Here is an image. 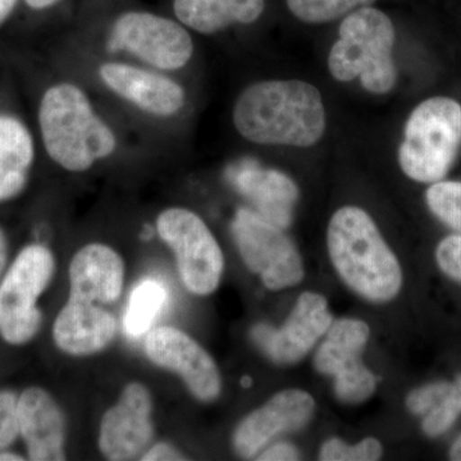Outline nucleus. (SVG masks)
I'll return each mask as SVG.
<instances>
[{"label":"nucleus","instance_id":"1","mask_svg":"<svg viewBox=\"0 0 461 461\" xmlns=\"http://www.w3.org/2000/svg\"><path fill=\"white\" fill-rule=\"evenodd\" d=\"M233 123L257 144L311 147L326 129L320 91L304 81H263L242 91Z\"/></svg>","mask_w":461,"mask_h":461},{"label":"nucleus","instance_id":"2","mask_svg":"<svg viewBox=\"0 0 461 461\" xmlns=\"http://www.w3.org/2000/svg\"><path fill=\"white\" fill-rule=\"evenodd\" d=\"M39 126L48 156L69 172L87 171L117 149L113 130L75 84L60 83L45 91Z\"/></svg>","mask_w":461,"mask_h":461},{"label":"nucleus","instance_id":"3","mask_svg":"<svg viewBox=\"0 0 461 461\" xmlns=\"http://www.w3.org/2000/svg\"><path fill=\"white\" fill-rule=\"evenodd\" d=\"M330 257L339 277L372 302H388L399 294L402 273L395 254L363 209L345 206L330 218Z\"/></svg>","mask_w":461,"mask_h":461},{"label":"nucleus","instance_id":"4","mask_svg":"<svg viewBox=\"0 0 461 461\" xmlns=\"http://www.w3.org/2000/svg\"><path fill=\"white\" fill-rule=\"evenodd\" d=\"M339 35L329 58L333 77L344 83L360 77L363 86L375 94L393 89L395 29L387 14L371 5L355 9L342 21Z\"/></svg>","mask_w":461,"mask_h":461},{"label":"nucleus","instance_id":"5","mask_svg":"<svg viewBox=\"0 0 461 461\" xmlns=\"http://www.w3.org/2000/svg\"><path fill=\"white\" fill-rule=\"evenodd\" d=\"M461 144V105L444 96L426 100L412 111L399 149L403 173L418 182H437L453 166Z\"/></svg>","mask_w":461,"mask_h":461},{"label":"nucleus","instance_id":"6","mask_svg":"<svg viewBox=\"0 0 461 461\" xmlns=\"http://www.w3.org/2000/svg\"><path fill=\"white\" fill-rule=\"evenodd\" d=\"M54 273L50 249L30 245L21 251L0 285V335L12 345H23L38 333L41 324L39 297Z\"/></svg>","mask_w":461,"mask_h":461},{"label":"nucleus","instance_id":"7","mask_svg":"<svg viewBox=\"0 0 461 461\" xmlns=\"http://www.w3.org/2000/svg\"><path fill=\"white\" fill-rule=\"evenodd\" d=\"M159 238L172 249L184 286L195 295L214 293L224 268L222 250L198 214L168 208L157 220Z\"/></svg>","mask_w":461,"mask_h":461},{"label":"nucleus","instance_id":"8","mask_svg":"<svg viewBox=\"0 0 461 461\" xmlns=\"http://www.w3.org/2000/svg\"><path fill=\"white\" fill-rule=\"evenodd\" d=\"M232 235L251 272L269 290L293 287L304 277V266L295 245L280 227L250 209H240L232 221Z\"/></svg>","mask_w":461,"mask_h":461},{"label":"nucleus","instance_id":"9","mask_svg":"<svg viewBox=\"0 0 461 461\" xmlns=\"http://www.w3.org/2000/svg\"><path fill=\"white\" fill-rule=\"evenodd\" d=\"M111 53L127 51L159 71H177L190 62L194 42L180 23L148 12H127L115 20L107 42Z\"/></svg>","mask_w":461,"mask_h":461},{"label":"nucleus","instance_id":"10","mask_svg":"<svg viewBox=\"0 0 461 461\" xmlns=\"http://www.w3.org/2000/svg\"><path fill=\"white\" fill-rule=\"evenodd\" d=\"M327 338L314 357L317 371L335 378L336 395L341 402H362L375 393L377 379L362 362L369 339L366 321L345 318L330 324Z\"/></svg>","mask_w":461,"mask_h":461},{"label":"nucleus","instance_id":"11","mask_svg":"<svg viewBox=\"0 0 461 461\" xmlns=\"http://www.w3.org/2000/svg\"><path fill=\"white\" fill-rule=\"evenodd\" d=\"M145 351L156 366L180 375L190 393L200 402H213L222 390L217 364L189 335L173 327L151 330Z\"/></svg>","mask_w":461,"mask_h":461},{"label":"nucleus","instance_id":"12","mask_svg":"<svg viewBox=\"0 0 461 461\" xmlns=\"http://www.w3.org/2000/svg\"><path fill=\"white\" fill-rule=\"evenodd\" d=\"M153 400L144 384L132 382L100 424L99 447L108 460H132L153 439Z\"/></svg>","mask_w":461,"mask_h":461},{"label":"nucleus","instance_id":"13","mask_svg":"<svg viewBox=\"0 0 461 461\" xmlns=\"http://www.w3.org/2000/svg\"><path fill=\"white\" fill-rule=\"evenodd\" d=\"M314 409V399L308 393L282 391L240 423L233 435L236 451L244 457L254 456L280 433L304 427Z\"/></svg>","mask_w":461,"mask_h":461},{"label":"nucleus","instance_id":"14","mask_svg":"<svg viewBox=\"0 0 461 461\" xmlns=\"http://www.w3.org/2000/svg\"><path fill=\"white\" fill-rule=\"evenodd\" d=\"M99 76L109 90L145 113L172 117L186 103V94L180 84L168 76L140 67L127 63H104L100 66Z\"/></svg>","mask_w":461,"mask_h":461},{"label":"nucleus","instance_id":"15","mask_svg":"<svg viewBox=\"0 0 461 461\" xmlns=\"http://www.w3.org/2000/svg\"><path fill=\"white\" fill-rule=\"evenodd\" d=\"M226 178L264 220L282 230L290 226L299 191L286 175L263 168L256 160L242 159L227 168Z\"/></svg>","mask_w":461,"mask_h":461},{"label":"nucleus","instance_id":"16","mask_svg":"<svg viewBox=\"0 0 461 461\" xmlns=\"http://www.w3.org/2000/svg\"><path fill=\"white\" fill-rule=\"evenodd\" d=\"M18 421L30 460L66 459L65 417L50 393L38 387L23 391L18 399Z\"/></svg>","mask_w":461,"mask_h":461},{"label":"nucleus","instance_id":"17","mask_svg":"<svg viewBox=\"0 0 461 461\" xmlns=\"http://www.w3.org/2000/svg\"><path fill=\"white\" fill-rule=\"evenodd\" d=\"M330 324L332 315L327 300L318 294L304 293L284 327L273 329L271 339L262 350L276 363L299 362L329 330Z\"/></svg>","mask_w":461,"mask_h":461},{"label":"nucleus","instance_id":"18","mask_svg":"<svg viewBox=\"0 0 461 461\" xmlns=\"http://www.w3.org/2000/svg\"><path fill=\"white\" fill-rule=\"evenodd\" d=\"M117 333V321L95 303L69 296L58 314L53 339L60 350L86 357L107 348Z\"/></svg>","mask_w":461,"mask_h":461},{"label":"nucleus","instance_id":"19","mask_svg":"<svg viewBox=\"0 0 461 461\" xmlns=\"http://www.w3.org/2000/svg\"><path fill=\"white\" fill-rule=\"evenodd\" d=\"M124 264L113 249L89 244L69 264V296L100 304H113L122 293Z\"/></svg>","mask_w":461,"mask_h":461},{"label":"nucleus","instance_id":"20","mask_svg":"<svg viewBox=\"0 0 461 461\" xmlns=\"http://www.w3.org/2000/svg\"><path fill=\"white\" fill-rule=\"evenodd\" d=\"M264 0H175L173 11L182 25L200 33H214L232 23H256Z\"/></svg>","mask_w":461,"mask_h":461},{"label":"nucleus","instance_id":"21","mask_svg":"<svg viewBox=\"0 0 461 461\" xmlns=\"http://www.w3.org/2000/svg\"><path fill=\"white\" fill-rule=\"evenodd\" d=\"M33 157L35 147L29 129L14 115L0 114V202L23 190Z\"/></svg>","mask_w":461,"mask_h":461},{"label":"nucleus","instance_id":"22","mask_svg":"<svg viewBox=\"0 0 461 461\" xmlns=\"http://www.w3.org/2000/svg\"><path fill=\"white\" fill-rule=\"evenodd\" d=\"M168 302V293L159 281L148 278L141 281L130 295L123 317V330L129 338L138 339L153 326Z\"/></svg>","mask_w":461,"mask_h":461},{"label":"nucleus","instance_id":"23","mask_svg":"<svg viewBox=\"0 0 461 461\" xmlns=\"http://www.w3.org/2000/svg\"><path fill=\"white\" fill-rule=\"evenodd\" d=\"M375 0H286L287 7L299 20L323 23L338 20L355 9L369 7Z\"/></svg>","mask_w":461,"mask_h":461},{"label":"nucleus","instance_id":"24","mask_svg":"<svg viewBox=\"0 0 461 461\" xmlns=\"http://www.w3.org/2000/svg\"><path fill=\"white\" fill-rule=\"evenodd\" d=\"M427 203L442 222L461 232V182H437L427 191Z\"/></svg>","mask_w":461,"mask_h":461},{"label":"nucleus","instance_id":"25","mask_svg":"<svg viewBox=\"0 0 461 461\" xmlns=\"http://www.w3.org/2000/svg\"><path fill=\"white\" fill-rule=\"evenodd\" d=\"M461 412V375L454 384H448L438 405L426 415L423 430L429 436H439L453 426Z\"/></svg>","mask_w":461,"mask_h":461},{"label":"nucleus","instance_id":"26","mask_svg":"<svg viewBox=\"0 0 461 461\" xmlns=\"http://www.w3.org/2000/svg\"><path fill=\"white\" fill-rule=\"evenodd\" d=\"M381 456L382 446L375 438L363 439L355 446H348L339 438H330L321 450V460L324 461H375Z\"/></svg>","mask_w":461,"mask_h":461},{"label":"nucleus","instance_id":"27","mask_svg":"<svg viewBox=\"0 0 461 461\" xmlns=\"http://www.w3.org/2000/svg\"><path fill=\"white\" fill-rule=\"evenodd\" d=\"M20 433L18 400L9 391L0 393V450L7 447Z\"/></svg>","mask_w":461,"mask_h":461},{"label":"nucleus","instance_id":"28","mask_svg":"<svg viewBox=\"0 0 461 461\" xmlns=\"http://www.w3.org/2000/svg\"><path fill=\"white\" fill-rule=\"evenodd\" d=\"M448 382H436L412 391L406 400L409 411L414 414L427 415L438 405L448 388Z\"/></svg>","mask_w":461,"mask_h":461},{"label":"nucleus","instance_id":"29","mask_svg":"<svg viewBox=\"0 0 461 461\" xmlns=\"http://www.w3.org/2000/svg\"><path fill=\"white\" fill-rule=\"evenodd\" d=\"M436 258L439 268L446 275L461 282V235L442 240L437 248Z\"/></svg>","mask_w":461,"mask_h":461},{"label":"nucleus","instance_id":"30","mask_svg":"<svg viewBox=\"0 0 461 461\" xmlns=\"http://www.w3.org/2000/svg\"><path fill=\"white\" fill-rule=\"evenodd\" d=\"M299 459V453L293 445L277 444L264 451L259 460L267 461H293Z\"/></svg>","mask_w":461,"mask_h":461},{"label":"nucleus","instance_id":"31","mask_svg":"<svg viewBox=\"0 0 461 461\" xmlns=\"http://www.w3.org/2000/svg\"><path fill=\"white\" fill-rule=\"evenodd\" d=\"M144 461H166V460H185L184 455L178 453L173 446L168 444H158L150 450L142 455Z\"/></svg>","mask_w":461,"mask_h":461},{"label":"nucleus","instance_id":"32","mask_svg":"<svg viewBox=\"0 0 461 461\" xmlns=\"http://www.w3.org/2000/svg\"><path fill=\"white\" fill-rule=\"evenodd\" d=\"M17 2L18 0H0V25L11 16Z\"/></svg>","mask_w":461,"mask_h":461},{"label":"nucleus","instance_id":"33","mask_svg":"<svg viewBox=\"0 0 461 461\" xmlns=\"http://www.w3.org/2000/svg\"><path fill=\"white\" fill-rule=\"evenodd\" d=\"M7 263V240H5V232L0 229V276Z\"/></svg>","mask_w":461,"mask_h":461},{"label":"nucleus","instance_id":"34","mask_svg":"<svg viewBox=\"0 0 461 461\" xmlns=\"http://www.w3.org/2000/svg\"><path fill=\"white\" fill-rule=\"evenodd\" d=\"M25 2L30 8L36 9V11H41V9L53 7V5H57L59 0H25Z\"/></svg>","mask_w":461,"mask_h":461},{"label":"nucleus","instance_id":"35","mask_svg":"<svg viewBox=\"0 0 461 461\" xmlns=\"http://www.w3.org/2000/svg\"><path fill=\"white\" fill-rule=\"evenodd\" d=\"M451 460L461 461V436L455 441L450 450Z\"/></svg>","mask_w":461,"mask_h":461},{"label":"nucleus","instance_id":"36","mask_svg":"<svg viewBox=\"0 0 461 461\" xmlns=\"http://www.w3.org/2000/svg\"><path fill=\"white\" fill-rule=\"evenodd\" d=\"M23 457L14 454H0V461H23Z\"/></svg>","mask_w":461,"mask_h":461},{"label":"nucleus","instance_id":"37","mask_svg":"<svg viewBox=\"0 0 461 461\" xmlns=\"http://www.w3.org/2000/svg\"><path fill=\"white\" fill-rule=\"evenodd\" d=\"M142 239L148 240L153 236V229L151 227H145L144 230H142Z\"/></svg>","mask_w":461,"mask_h":461},{"label":"nucleus","instance_id":"38","mask_svg":"<svg viewBox=\"0 0 461 461\" xmlns=\"http://www.w3.org/2000/svg\"><path fill=\"white\" fill-rule=\"evenodd\" d=\"M241 384H242V387H250L251 386L250 377L242 378Z\"/></svg>","mask_w":461,"mask_h":461}]
</instances>
